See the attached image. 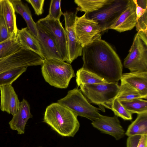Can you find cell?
<instances>
[{
    "instance_id": "6da1fadb",
    "label": "cell",
    "mask_w": 147,
    "mask_h": 147,
    "mask_svg": "<svg viewBox=\"0 0 147 147\" xmlns=\"http://www.w3.org/2000/svg\"><path fill=\"white\" fill-rule=\"evenodd\" d=\"M82 69L93 73L109 83H118L123 65L115 51L106 41L97 36L83 47Z\"/></svg>"
},
{
    "instance_id": "7a4b0ae2",
    "label": "cell",
    "mask_w": 147,
    "mask_h": 147,
    "mask_svg": "<svg viewBox=\"0 0 147 147\" xmlns=\"http://www.w3.org/2000/svg\"><path fill=\"white\" fill-rule=\"evenodd\" d=\"M77 117L69 109L56 102L47 106L43 121L60 135L73 137L80 127Z\"/></svg>"
},
{
    "instance_id": "3957f363",
    "label": "cell",
    "mask_w": 147,
    "mask_h": 147,
    "mask_svg": "<svg viewBox=\"0 0 147 147\" xmlns=\"http://www.w3.org/2000/svg\"><path fill=\"white\" fill-rule=\"evenodd\" d=\"M41 72L45 81L51 86L66 88L71 79L75 76L70 64L56 59L44 60Z\"/></svg>"
},
{
    "instance_id": "277c9868",
    "label": "cell",
    "mask_w": 147,
    "mask_h": 147,
    "mask_svg": "<svg viewBox=\"0 0 147 147\" xmlns=\"http://www.w3.org/2000/svg\"><path fill=\"white\" fill-rule=\"evenodd\" d=\"M80 87V90L90 103L98 105L102 111L105 112L104 107L111 109L119 86L118 83H107L84 85Z\"/></svg>"
},
{
    "instance_id": "5b68a950",
    "label": "cell",
    "mask_w": 147,
    "mask_h": 147,
    "mask_svg": "<svg viewBox=\"0 0 147 147\" xmlns=\"http://www.w3.org/2000/svg\"><path fill=\"white\" fill-rule=\"evenodd\" d=\"M58 102L69 109L77 116L85 117L92 121L98 119L100 115L99 110L101 109L91 105L78 88L69 91L67 95L58 100Z\"/></svg>"
},
{
    "instance_id": "8992f818",
    "label": "cell",
    "mask_w": 147,
    "mask_h": 147,
    "mask_svg": "<svg viewBox=\"0 0 147 147\" xmlns=\"http://www.w3.org/2000/svg\"><path fill=\"white\" fill-rule=\"evenodd\" d=\"M147 34L143 32H138L129 53L124 60V66L130 72L147 71Z\"/></svg>"
},
{
    "instance_id": "52a82bcc",
    "label": "cell",
    "mask_w": 147,
    "mask_h": 147,
    "mask_svg": "<svg viewBox=\"0 0 147 147\" xmlns=\"http://www.w3.org/2000/svg\"><path fill=\"white\" fill-rule=\"evenodd\" d=\"M129 0H114L112 3L106 5L98 10L85 14L88 18L98 23L101 32L108 30L125 10Z\"/></svg>"
},
{
    "instance_id": "ba28073f",
    "label": "cell",
    "mask_w": 147,
    "mask_h": 147,
    "mask_svg": "<svg viewBox=\"0 0 147 147\" xmlns=\"http://www.w3.org/2000/svg\"><path fill=\"white\" fill-rule=\"evenodd\" d=\"M52 38L59 51L63 61L69 63L67 44L64 28L60 20L44 18L36 23Z\"/></svg>"
},
{
    "instance_id": "9c48e42d",
    "label": "cell",
    "mask_w": 147,
    "mask_h": 147,
    "mask_svg": "<svg viewBox=\"0 0 147 147\" xmlns=\"http://www.w3.org/2000/svg\"><path fill=\"white\" fill-rule=\"evenodd\" d=\"M40 62L38 55L22 48L14 54L0 59V73L16 68L40 65Z\"/></svg>"
},
{
    "instance_id": "30bf717a",
    "label": "cell",
    "mask_w": 147,
    "mask_h": 147,
    "mask_svg": "<svg viewBox=\"0 0 147 147\" xmlns=\"http://www.w3.org/2000/svg\"><path fill=\"white\" fill-rule=\"evenodd\" d=\"M74 29L77 39L83 47L91 42L101 32L98 22L87 18L85 13L80 17L76 16Z\"/></svg>"
},
{
    "instance_id": "8fae6325",
    "label": "cell",
    "mask_w": 147,
    "mask_h": 147,
    "mask_svg": "<svg viewBox=\"0 0 147 147\" xmlns=\"http://www.w3.org/2000/svg\"><path fill=\"white\" fill-rule=\"evenodd\" d=\"M77 11H66L63 13L65 21V30L67 44L69 63L78 57L82 55L83 47L78 41L76 37L74 23Z\"/></svg>"
},
{
    "instance_id": "7c38bea8",
    "label": "cell",
    "mask_w": 147,
    "mask_h": 147,
    "mask_svg": "<svg viewBox=\"0 0 147 147\" xmlns=\"http://www.w3.org/2000/svg\"><path fill=\"white\" fill-rule=\"evenodd\" d=\"M91 124L102 133L111 136L117 140H120L125 135V129L118 117L115 115L109 117L100 114L98 119L92 121Z\"/></svg>"
},
{
    "instance_id": "4fadbf2b",
    "label": "cell",
    "mask_w": 147,
    "mask_h": 147,
    "mask_svg": "<svg viewBox=\"0 0 147 147\" xmlns=\"http://www.w3.org/2000/svg\"><path fill=\"white\" fill-rule=\"evenodd\" d=\"M136 7L133 0H129L126 9L108 29H113L120 32L132 29L136 23Z\"/></svg>"
},
{
    "instance_id": "5bb4252c",
    "label": "cell",
    "mask_w": 147,
    "mask_h": 147,
    "mask_svg": "<svg viewBox=\"0 0 147 147\" xmlns=\"http://www.w3.org/2000/svg\"><path fill=\"white\" fill-rule=\"evenodd\" d=\"M36 24L38 31L36 39L40 45L43 59H56L63 61L52 38L38 24Z\"/></svg>"
},
{
    "instance_id": "9a60e30c",
    "label": "cell",
    "mask_w": 147,
    "mask_h": 147,
    "mask_svg": "<svg viewBox=\"0 0 147 147\" xmlns=\"http://www.w3.org/2000/svg\"><path fill=\"white\" fill-rule=\"evenodd\" d=\"M0 109L13 115L19 109L20 102L11 85L0 87Z\"/></svg>"
},
{
    "instance_id": "2e32d148",
    "label": "cell",
    "mask_w": 147,
    "mask_h": 147,
    "mask_svg": "<svg viewBox=\"0 0 147 147\" xmlns=\"http://www.w3.org/2000/svg\"><path fill=\"white\" fill-rule=\"evenodd\" d=\"M30 109L28 102L23 99L20 102L19 109L9 123L10 128L17 131L19 134L24 133L26 123L29 119L32 117Z\"/></svg>"
},
{
    "instance_id": "e0dca14e",
    "label": "cell",
    "mask_w": 147,
    "mask_h": 147,
    "mask_svg": "<svg viewBox=\"0 0 147 147\" xmlns=\"http://www.w3.org/2000/svg\"><path fill=\"white\" fill-rule=\"evenodd\" d=\"M15 12L10 0H0V14L6 25L10 39L16 38L18 30Z\"/></svg>"
},
{
    "instance_id": "ac0fdd59",
    "label": "cell",
    "mask_w": 147,
    "mask_h": 147,
    "mask_svg": "<svg viewBox=\"0 0 147 147\" xmlns=\"http://www.w3.org/2000/svg\"><path fill=\"white\" fill-rule=\"evenodd\" d=\"M121 80L135 88L146 99L147 98V71H136L123 74Z\"/></svg>"
},
{
    "instance_id": "d6986e66",
    "label": "cell",
    "mask_w": 147,
    "mask_h": 147,
    "mask_svg": "<svg viewBox=\"0 0 147 147\" xmlns=\"http://www.w3.org/2000/svg\"><path fill=\"white\" fill-rule=\"evenodd\" d=\"M16 39L22 49L34 52L43 59L37 39L30 32L27 27L18 29Z\"/></svg>"
},
{
    "instance_id": "ffe728a7",
    "label": "cell",
    "mask_w": 147,
    "mask_h": 147,
    "mask_svg": "<svg viewBox=\"0 0 147 147\" xmlns=\"http://www.w3.org/2000/svg\"><path fill=\"white\" fill-rule=\"evenodd\" d=\"M10 1L13 5L15 12L21 16L24 20L29 31L36 38L38 31L36 23L33 19L31 11L27 5L20 0Z\"/></svg>"
},
{
    "instance_id": "44dd1931",
    "label": "cell",
    "mask_w": 147,
    "mask_h": 147,
    "mask_svg": "<svg viewBox=\"0 0 147 147\" xmlns=\"http://www.w3.org/2000/svg\"><path fill=\"white\" fill-rule=\"evenodd\" d=\"M128 136L147 135V112L138 114L125 131Z\"/></svg>"
},
{
    "instance_id": "7402d4cb",
    "label": "cell",
    "mask_w": 147,
    "mask_h": 147,
    "mask_svg": "<svg viewBox=\"0 0 147 147\" xmlns=\"http://www.w3.org/2000/svg\"><path fill=\"white\" fill-rule=\"evenodd\" d=\"M114 0H75V3L78 7L76 11L84 12L85 14H88L97 11L104 6L110 4Z\"/></svg>"
},
{
    "instance_id": "603a6c76",
    "label": "cell",
    "mask_w": 147,
    "mask_h": 147,
    "mask_svg": "<svg viewBox=\"0 0 147 147\" xmlns=\"http://www.w3.org/2000/svg\"><path fill=\"white\" fill-rule=\"evenodd\" d=\"M76 81L78 87L84 85L108 83L93 73L85 70L82 68L77 71Z\"/></svg>"
},
{
    "instance_id": "cb8c5ba5",
    "label": "cell",
    "mask_w": 147,
    "mask_h": 147,
    "mask_svg": "<svg viewBox=\"0 0 147 147\" xmlns=\"http://www.w3.org/2000/svg\"><path fill=\"white\" fill-rule=\"evenodd\" d=\"M121 81L118 92L114 99H116L120 102L129 101L136 98L144 99L136 89L125 81Z\"/></svg>"
},
{
    "instance_id": "d4e9b609",
    "label": "cell",
    "mask_w": 147,
    "mask_h": 147,
    "mask_svg": "<svg viewBox=\"0 0 147 147\" xmlns=\"http://www.w3.org/2000/svg\"><path fill=\"white\" fill-rule=\"evenodd\" d=\"M125 108L131 114H138L147 112V101L139 98L120 102Z\"/></svg>"
},
{
    "instance_id": "484cf974",
    "label": "cell",
    "mask_w": 147,
    "mask_h": 147,
    "mask_svg": "<svg viewBox=\"0 0 147 147\" xmlns=\"http://www.w3.org/2000/svg\"><path fill=\"white\" fill-rule=\"evenodd\" d=\"M22 49L16 38H9L0 42V59L11 55L20 51Z\"/></svg>"
},
{
    "instance_id": "4316f807",
    "label": "cell",
    "mask_w": 147,
    "mask_h": 147,
    "mask_svg": "<svg viewBox=\"0 0 147 147\" xmlns=\"http://www.w3.org/2000/svg\"><path fill=\"white\" fill-rule=\"evenodd\" d=\"M27 67H19L11 69L0 73V87L11 85L23 73Z\"/></svg>"
},
{
    "instance_id": "83f0119b",
    "label": "cell",
    "mask_w": 147,
    "mask_h": 147,
    "mask_svg": "<svg viewBox=\"0 0 147 147\" xmlns=\"http://www.w3.org/2000/svg\"><path fill=\"white\" fill-rule=\"evenodd\" d=\"M115 116L119 117L124 120H131L132 119V114L127 111L116 99L112 102L111 109Z\"/></svg>"
},
{
    "instance_id": "f1b7e54d",
    "label": "cell",
    "mask_w": 147,
    "mask_h": 147,
    "mask_svg": "<svg viewBox=\"0 0 147 147\" xmlns=\"http://www.w3.org/2000/svg\"><path fill=\"white\" fill-rule=\"evenodd\" d=\"M61 0L51 1L48 15L44 18L47 19L60 20L63 13L61 8Z\"/></svg>"
},
{
    "instance_id": "f546056e",
    "label": "cell",
    "mask_w": 147,
    "mask_h": 147,
    "mask_svg": "<svg viewBox=\"0 0 147 147\" xmlns=\"http://www.w3.org/2000/svg\"><path fill=\"white\" fill-rule=\"evenodd\" d=\"M26 1L31 5L36 14L39 16L42 14L45 0H26Z\"/></svg>"
},
{
    "instance_id": "4dcf8cb0",
    "label": "cell",
    "mask_w": 147,
    "mask_h": 147,
    "mask_svg": "<svg viewBox=\"0 0 147 147\" xmlns=\"http://www.w3.org/2000/svg\"><path fill=\"white\" fill-rule=\"evenodd\" d=\"M9 38L8 31L2 16L0 14V42Z\"/></svg>"
},
{
    "instance_id": "1f68e13d",
    "label": "cell",
    "mask_w": 147,
    "mask_h": 147,
    "mask_svg": "<svg viewBox=\"0 0 147 147\" xmlns=\"http://www.w3.org/2000/svg\"><path fill=\"white\" fill-rule=\"evenodd\" d=\"M141 137L140 136H128L126 141V147H137Z\"/></svg>"
},
{
    "instance_id": "d6a6232c",
    "label": "cell",
    "mask_w": 147,
    "mask_h": 147,
    "mask_svg": "<svg viewBox=\"0 0 147 147\" xmlns=\"http://www.w3.org/2000/svg\"><path fill=\"white\" fill-rule=\"evenodd\" d=\"M137 147H147V135L141 136Z\"/></svg>"
},
{
    "instance_id": "836d02e7",
    "label": "cell",
    "mask_w": 147,
    "mask_h": 147,
    "mask_svg": "<svg viewBox=\"0 0 147 147\" xmlns=\"http://www.w3.org/2000/svg\"><path fill=\"white\" fill-rule=\"evenodd\" d=\"M42 147V146H39V147Z\"/></svg>"
},
{
    "instance_id": "e575fe53",
    "label": "cell",
    "mask_w": 147,
    "mask_h": 147,
    "mask_svg": "<svg viewBox=\"0 0 147 147\" xmlns=\"http://www.w3.org/2000/svg\"></svg>"
}]
</instances>
